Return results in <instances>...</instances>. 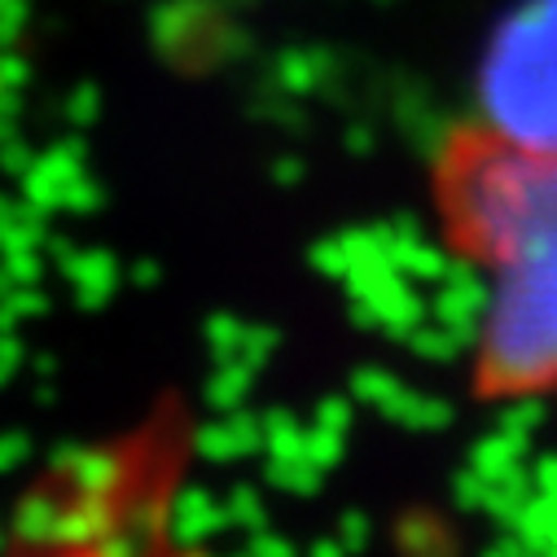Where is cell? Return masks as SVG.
<instances>
[{"mask_svg":"<svg viewBox=\"0 0 557 557\" xmlns=\"http://www.w3.org/2000/svg\"><path fill=\"white\" fill-rule=\"evenodd\" d=\"M435 207L448 242L487 272L479 391H557V150L457 127L435 159Z\"/></svg>","mask_w":557,"mask_h":557,"instance_id":"1","label":"cell"},{"mask_svg":"<svg viewBox=\"0 0 557 557\" xmlns=\"http://www.w3.org/2000/svg\"><path fill=\"white\" fill-rule=\"evenodd\" d=\"M479 123L513 146L557 150V0H527L496 32Z\"/></svg>","mask_w":557,"mask_h":557,"instance_id":"2","label":"cell"}]
</instances>
